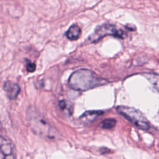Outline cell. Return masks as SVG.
I'll return each mask as SVG.
<instances>
[{
	"instance_id": "obj_3",
	"label": "cell",
	"mask_w": 159,
	"mask_h": 159,
	"mask_svg": "<svg viewBox=\"0 0 159 159\" xmlns=\"http://www.w3.org/2000/svg\"><path fill=\"white\" fill-rule=\"evenodd\" d=\"M107 35L124 38L125 35L122 30L117 29L114 25L111 24H103L95 29L93 33L88 38V40L91 43H95Z\"/></svg>"
},
{
	"instance_id": "obj_5",
	"label": "cell",
	"mask_w": 159,
	"mask_h": 159,
	"mask_svg": "<svg viewBox=\"0 0 159 159\" xmlns=\"http://www.w3.org/2000/svg\"><path fill=\"white\" fill-rule=\"evenodd\" d=\"M3 88L6 93L8 98L11 100L16 99L20 91L19 85L11 81H6L4 84Z\"/></svg>"
},
{
	"instance_id": "obj_9",
	"label": "cell",
	"mask_w": 159,
	"mask_h": 159,
	"mask_svg": "<svg viewBox=\"0 0 159 159\" xmlns=\"http://www.w3.org/2000/svg\"><path fill=\"white\" fill-rule=\"evenodd\" d=\"M59 106L61 110L66 111V112L71 115L73 112V105L72 103H71L70 101L66 100H62L60 101Z\"/></svg>"
},
{
	"instance_id": "obj_4",
	"label": "cell",
	"mask_w": 159,
	"mask_h": 159,
	"mask_svg": "<svg viewBox=\"0 0 159 159\" xmlns=\"http://www.w3.org/2000/svg\"><path fill=\"white\" fill-rule=\"evenodd\" d=\"M0 159H16L14 146L6 137L0 136Z\"/></svg>"
},
{
	"instance_id": "obj_10",
	"label": "cell",
	"mask_w": 159,
	"mask_h": 159,
	"mask_svg": "<svg viewBox=\"0 0 159 159\" xmlns=\"http://www.w3.org/2000/svg\"><path fill=\"white\" fill-rule=\"evenodd\" d=\"M116 124V120L114 119L108 118L103 120L101 124V126L104 129H111Z\"/></svg>"
},
{
	"instance_id": "obj_2",
	"label": "cell",
	"mask_w": 159,
	"mask_h": 159,
	"mask_svg": "<svg viewBox=\"0 0 159 159\" xmlns=\"http://www.w3.org/2000/svg\"><path fill=\"white\" fill-rule=\"evenodd\" d=\"M116 111L140 129L148 130L150 125L145 116L138 109L125 106H118Z\"/></svg>"
},
{
	"instance_id": "obj_1",
	"label": "cell",
	"mask_w": 159,
	"mask_h": 159,
	"mask_svg": "<svg viewBox=\"0 0 159 159\" xmlns=\"http://www.w3.org/2000/svg\"><path fill=\"white\" fill-rule=\"evenodd\" d=\"M107 83L106 79L88 69H80L73 72L68 79L69 86L76 91H84Z\"/></svg>"
},
{
	"instance_id": "obj_11",
	"label": "cell",
	"mask_w": 159,
	"mask_h": 159,
	"mask_svg": "<svg viewBox=\"0 0 159 159\" xmlns=\"http://www.w3.org/2000/svg\"><path fill=\"white\" fill-rule=\"evenodd\" d=\"M26 68L27 70L29 72H34L36 68V65L34 63L30 62L27 61V65H26Z\"/></svg>"
},
{
	"instance_id": "obj_8",
	"label": "cell",
	"mask_w": 159,
	"mask_h": 159,
	"mask_svg": "<svg viewBox=\"0 0 159 159\" xmlns=\"http://www.w3.org/2000/svg\"><path fill=\"white\" fill-rule=\"evenodd\" d=\"M143 76L150 83L155 89L159 93V75L154 73H144Z\"/></svg>"
},
{
	"instance_id": "obj_6",
	"label": "cell",
	"mask_w": 159,
	"mask_h": 159,
	"mask_svg": "<svg viewBox=\"0 0 159 159\" xmlns=\"http://www.w3.org/2000/svg\"><path fill=\"white\" fill-rule=\"evenodd\" d=\"M103 112L102 111H87L84 112L80 117V119L84 123H90L94 121L97 117L102 115Z\"/></svg>"
},
{
	"instance_id": "obj_7",
	"label": "cell",
	"mask_w": 159,
	"mask_h": 159,
	"mask_svg": "<svg viewBox=\"0 0 159 159\" xmlns=\"http://www.w3.org/2000/svg\"><path fill=\"white\" fill-rule=\"evenodd\" d=\"M81 34V30L77 24H73L68 29L66 35V37L70 40H78Z\"/></svg>"
},
{
	"instance_id": "obj_12",
	"label": "cell",
	"mask_w": 159,
	"mask_h": 159,
	"mask_svg": "<svg viewBox=\"0 0 159 159\" xmlns=\"http://www.w3.org/2000/svg\"><path fill=\"white\" fill-rule=\"evenodd\" d=\"M158 117H159V112H158Z\"/></svg>"
}]
</instances>
